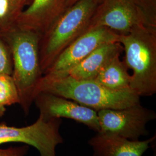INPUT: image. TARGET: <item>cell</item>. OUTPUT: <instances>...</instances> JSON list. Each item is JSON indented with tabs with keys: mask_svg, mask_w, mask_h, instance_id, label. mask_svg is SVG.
I'll list each match as a JSON object with an SVG mask.
<instances>
[{
	"mask_svg": "<svg viewBox=\"0 0 156 156\" xmlns=\"http://www.w3.org/2000/svg\"><path fill=\"white\" fill-rule=\"evenodd\" d=\"M41 92L61 96L97 112L121 109L140 104V97L131 89L113 91L93 79L78 80L69 75L62 78L43 75L37 87L35 97Z\"/></svg>",
	"mask_w": 156,
	"mask_h": 156,
	"instance_id": "1",
	"label": "cell"
},
{
	"mask_svg": "<svg viewBox=\"0 0 156 156\" xmlns=\"http://www.w3.org/2000/svg\"><path fill=\"white\" fill-rule=\"evenodd\" d=\"M0 35L11 51L12 77L16 86L19 104L28 115L37 87L43 76L39 58L40 37L16 26Z\"/></svg>",
	"mask_w": 156,
	"mask_h": 156,
	"instance_id": "2",
	"label": "cell"
},
{
	"mask_svg": "<svg viewBox=\"0 0 156 156\" xmlns=\"http://www.w3.org/2000/svg\"><path fill=\"white\" fill-rule=\"evenodd\" d=\"M124 62L133 71L129 88L140 97L156 93V27H139L120 35Z\"/></svg>",
	"mask_w": 156,
	"mask_h": 156,
	"instance_id": "3",
	"label": "cell"
},
{
	"mask_svg": "<svg viewBox=\"0 0 156 156\" xmlns=\"http://www.w3.org/2000/svg\"><path fill=\"white\" fill-rule=\"evenodd\" d=\"M98 0H79L68 7L39 40L43 75L63 50L86 32Z\"/></svg>",
	"mask_w": 156,
	"mask_h": 156,
	"instance_id": "4",
	"label": "cell"
},
{
	"mask_svg": "<svg viewBox=\"0 0 156 156\" xmlns=\"http://www.w3.org/2000/svg\"><path fill=\"white\" fill-rule=\"evenodd\" d=\"M98 27L109 28L119 35L136 27H156V0H103L86 31Z\"/></svg>",
	"mask_w": 156,
	"mask_h": 156,
	"instance_id": "5",
	"label": "cell"
},
{
	"mask_svg": "<svg viewBox=\"0 0 156 156\" xmlns=\"http://www.w3.org/2000/svg\"><path fill=\"white\" fill-rule=\"evenodd\" d=\"M62 123V119L45 120L41 115L35 123L23 127L0 123V145L20 142L35 147L40 156H56V146L64 142L60 133Z\"/></svg>",
	"mask_w": 156,
	"mask_h": 156,
	"instance_id": "6",
	"label": "cell"
},
{
	"mask_svg": "<svg viewBox=\"0 0 156 156\" xmlns=\"http://www.w3.org/2000/svg\"><path fill=\"white\" fill-rule=\"evenodd\" d=\"M119 38V34L105 27L92 28L63 50L43 75L50 78L67 76L93 50L101 45L118 42Z\"/></svg>",
	"mask_w": 156,
	"mask_h": 156,
	"instance_id": "7",
	"label": "cell"
},
{
	"mask_svg": "<svg viewBox=\"0 0 156 156\" xmlns=\"http://www.w3.org/2000/svg\"><path fill=\"white\" fill-rule=\"evenodd\" d=\"M99 132L116 134L130 140H138L149 133L146 125L155 120V112L140 105L121 109H104L97 112Z\"/></svg>",
	"mask_w": 156,
	"mask_h": 156,
	"instance_id": "8",
	"label": "cell"
},
{
	"mask_svg": "<svg viewBox=\"0 0 156 156\" xmlns=\"http://www.w3.org/2000/svg\"><path fill=\"white\" fill-rule=\"evenodd\" d=\"M34 102L39 110V115L45 120L67 118L82 123L97 133L100 131L97 111L74 101L41 92L35 96Z\"/></svg>",
	"mask_w": 156,
	"mask_h": 156,
	"instance_id": "9",
	"label": "cell"
},
{
	"mask_svg": "<svg viewBox=\"0 0 156 156\" xmlns=\"http://www.w3.org/2000/svg\"><path fill=\"white\" fill-rule=\"evenodd\" d=\"M70 0H31L17 20L18 28L44 35L62 13L69 7Z\"/></svg>",
	"mask_w": 156,
	"mask_h": 156,
	"instance_id": "10",
	"label": "cell"
},
{
	"mask_svg": "<svg viewBox=\"0 0 156 156\" xmlns=\"http://www.w3.org/2000/svg\"><path fill=\"white\" fill-rule=\"evenodd\" d=\"M156 140L154 135L145 140H130L116 134L98 132L88 143L93 156H142Z\"/></svg>",
	"mask_w": 156,
	"mask_h": 156,
	"instance_id": "11",
	"label": "cell"
},
{
	"mask_svg": "<svg viewBox=\"0 0 156 156\" xmlns=\"http://www.w3.org/2000/svg\"><path fill=\"white\" fill-rule=\"evenodd\" d=\"M123 48L118 42L101 45L70 71L69 75L78 80L94 79L116 56H120Z\"/></svg>",
	"mask_w": 156,
	"mask_h": 156,
	"instance_id": "12",
	"label": "cell"
},
{
	"mask_svg": "<svg viewBox=\"0 0 156 156\" xmlns=\"http://www.w3.org/2000/svg\"><path fill=\"white\" fill-rule=\"evenodd\" d=\"M116 56L93 79L107 89L119 91L128 89L131 82V75L124 61Z\"/></svg>",
	"mask_w": 156,
	"mask_h": 156,
	"instance_id": "13",
	"label": "cell"
},
{
	"mask_svg": "<svg viewBox=\"0 0 156 156\" xmlns=\"http://www.w3.org/2000/svg\"><path fill=\"white\" fill-rule=\"evenodd\" d=\"M24 7L21 0H0V34L16 26Z\"/></svg>",
	"mask_w": 156,
	"mask_h": 156,
	"instance_id": "14",
	"label": "cell"
},
{
	"mask_svg": "<svg viewBox=\"0 0 156 156\" xmlns=\"http://www.w3.org/2000/svg\"><path fill=\"white\" fill-rule=\"evenodd\" d=\"M20 102L15 83L10 75H0V105L6 106Z\"/></svg>",
	"mask_w": 156,
	"mask_h": 156,
	"instance_id": "15",
	"label": "cell"
},
{
	"mask_svg": "<svg viewBox=\"0 0 156 156\" xmlns=\"http://www.w3.org/2000/svg\"><path fill=\"white\" fill-rule=\"evenodd\" d=\"M12 68L11 51L6 42L0 35V75H12Z\"/></svg>",
	"mask_w": 156,
	"mask_h": 156,
	"instance_id": "16",
	"label": "cell"
},
{
	"mask_svg": "<svg viewBox=\"0 0 156 156\" xmlns=\"http://www.w3.org/2000/svg\"><path fill=\"white\" fill-rule=\"evenodd\" d=\"M30 147L28 145L11 146L6 149L0 148V156H25L28 153Z\"/></svg>",
	"mask_w": 156,
	"mask_h": 156,
	"instance_id": "17",
	"label": "cell"
},
{
	"mask_svg": "<svg viewBox=\"0 0 156 156\" xmlns=\"http://www.w3.org/2000/svg\"><path fill=\"white\" fill-rule=\"evenodd\" d=\"M6 111V107L0 105V117L4 116Z\"/></svg>",
	"mask_w": 156,
	"mask_h": 156,
	"instance_id": "18",
	"label": "cell"
},
{
	"mask_svg": "<svg viewBox=\"0 0 156 156\" xmlns=\"http://www.w3.org/2000/svg\"><path fill=\"white\" fill-rule=\"evenodd\" d=\"M21 1L22 2L23 4L25 6L26 5H29L30 3L31 2V0H21Z\"/></svg>",
	"mask_w": 156,
	"mask_h": 156,
	"instance_id": "19",
	"label": "cell"
},
{
	"mask_svg": "<svg viewBox=\"0 0 156 156\" xmlns=\"http://www.w3.org/2000/svg\"><path fill=\"white\" fill-rule=\"evenodd\" d=\"M78 1H79V0H70V1H69V6L73 5L74 3H75ZM98 1L101 3L103 0H98Z\"/></svg>",
	"mask_w": 156,
	"mask_h": 156,
	"instance_id": "20",
	"label": "cell"
},
{
	"mask_svg": "<svg viewBox=\"0 0 156 156\" xmlns=\"http://www.w3.org/2000/svg\"><path fill=\"white\" fill-rule=\"evenodd\" d=\"M156 145H154V154L153 156H156Z\"/></svg>",
	"mask_w": 156,
	"mask_h": 156,
	"instance_id": "21",
	"label": "cell"
}]
</instances>
